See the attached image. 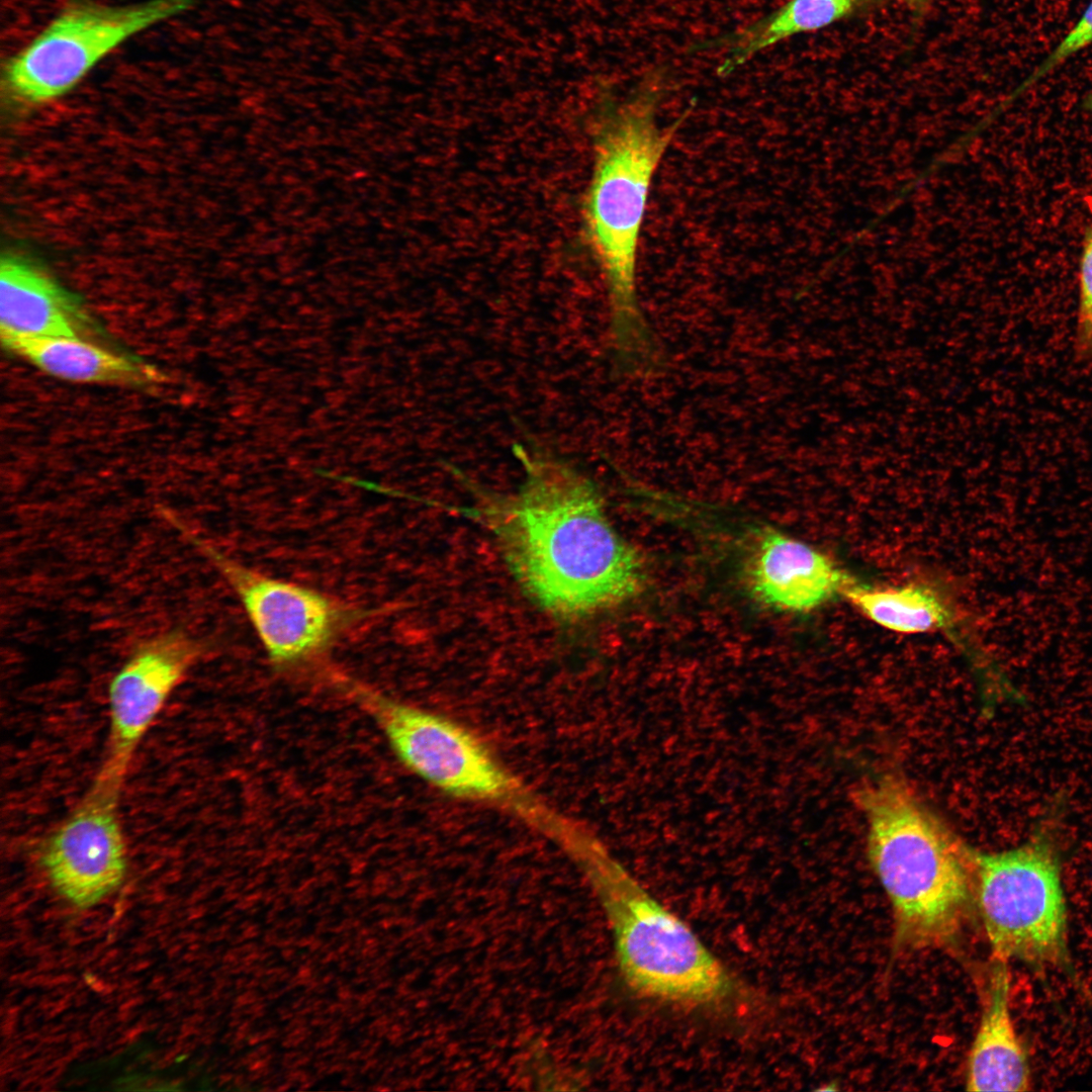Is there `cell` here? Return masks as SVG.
Wrapping results in <instances>:
<instances>
[{"instance_id":"cell-4","label":"cell","mask_w":1092,"mask_h":1092,"mask_svg":"<svg viewBox=\"0 0 1092 1092\" xmlns=\"http://www.w3.org/2000/svg\"><path fill=\"white\" fill-rule=\"evenodd\" d=\"M567 851L601 902L620 971L633 991L692 1007L718 1005L731 997L734 983L724 965L598 841L584 833Z\"/></svg>"},{"instance_id":"cell-10","label":"cell","mask_w":1092,"mask_h":1092,"mask_svg":"<svg viewBox=\"0 0 1092 1092\" xmlns=\"http://www.w3.org/2000/svg\"><path fill=\"white\" fill-rule=\"evenodd\" d=\"M207 645L180 628L140 643L108 686L109 735L98 772L123 781L142 739Z\"/></svg>"},{"instance_id":"cell-18","label":"cell","mask_w":1092,"mask_h":1092,"mask_svg":"<svg viewBox=\"0 0 1092 1092\" xmlns=\"http://www.w3.org/2000/svg\"><path fill=\"white\" fill-rule=\"evenodd\" d=\"M1092 43V1L1084 11L1081 18L1077 23L1069 30L1065 37L1059 42L1058 46L1046 56V58L1035 68L1030 74L1027 80L1024 82L1023 87H1028L1030 84L1036 82L1038 79L1044 77L1051 71L1062 65L1073 55L1087 48Z\"/></svg>"},{"instance_id":"cell-9","label":"cell","mask_w":1092,"mask_h":1092,"mask_svg":"<svg viewBox=\"0 0 1092 1092\" xmlns=\"http://www.w3.org/2000/svg\"><path fill=\"white\" fill-rule=\"evenodd\" d=\"M122 786L97 772L77 807L43 843L49 878L75 906L97 904L124 878L126 847L118 815Z\"/></svg>"},{"instance_id":"cell-16","label":"cell","mask_w":1092,"mask_h":1092,"mask_svg":"<svg viewBox=\"0 0 1092 1092\" xmlns=\"http://www.w3.org/2000/svg\"><path fill=\"white\" fill-rule=\"evenodd\" d=\"M843 598L871 621L899 633L936 631L951 622L945 601L922 584L871 586L852 581Z\"/></svg>"},{"instance_id":"cell-3","label":"cell","mask_w":1092,"mask_h":1092,"mask_svg":"<svg viewBox=\"0 0 1092 1092\" xmlns=\"http://www.w3.org/2000/svg\"><path fill=\"white\" fill-rule=\"evenodd\" d=\"M855 795L867 822L869 859L892 905L897 943H952L975 905V850L895 775L867 781Z\"/></svg>"},{"instance_id":"cell-5","label":"cell","mask_w":1092,"mask_h":1092,"mask_svg":"<svg viewBox=\"0 0 1092 1092\" xmlns=\"http://www.w3.org/2000/svg\"><path fill=\"white\" fill-rule=\"evenodd\" d=\"M1055 823L1042 820L1018 847L974 851V900L994 959L1067 963V911Z\"/></svg>"},{"instance_id":"cell-7","label":"cell","mask_w":1092,"mask_h":1092,"mask_svg":"<svg viewBox=\"0 0 1092 1092\" xmlns=\"http://www.w3.org/2000/svg\"><path fill=\"white\" fill-rule=\"evenodd\" d=\"M194 2L147 0L113 6L70 0L40 33L3 64L7 101L34 107L66 95L126 39L185 12Z\"/></svg>"},{"instance_id":"cell-12","label":"cell","mask_w":1092,"mask_h":1092,"mask_svg":"<svg viewBox=\"0 0 1092 1092\" xmlns=\"http://www.w3.org/2000/svg\"><path fill=\"white\" fill-rule=\"evenodd\" d=\"M81 301L31 261L7 254L0 263L1 340L98 336Z\"/></svg>"},{"instance_id":"cell-14","label":"cell","mask_w":1092,"mask_h":1092,"mask_svg":"<svg viewBox=\"0 0 1092 1092\" xmlns=\"http://www.w3.org/2000/svg\"><path fill=\"white\" fill-rule=\"evenodd\" d=\"M1 341L10 352L67 381L146 387L164 380L155 366L87 338L26 337Z\"/></svg>"},{"instance_id":"cell-13","label":"cell","mask_w":1092,"mask_h":1092,"mask_svg":"<svg viewBox=\"0 0 1092 1092\" xmlns=\"http://www.w3.org/2000/svg\"><path fill=\"white\" fill-rule=\"evenodd\" d=\"M966 1075L969 1091H1027L1031 1077L1010 1011L1007 962L994 959Z\"/></svg>"},{"instance_id":"cell-15","label":"cell","mask_w":1092,"mask_h":1092,"mask_svg":"<svg viewBox=\"0 0 1092 1092\" xmlns=\"http://www.w3.org/2000/svg\"><path fill=\"white\" fill-rule=\"evenodd\" d=\"M866 0H789L774 12L711 40L693 51L720 49V75H728L764 50L797 34L811 32L852 13Z\"/></svg>"},{"instance_id":"cell-8","label":"cell","mask_w":1092,"mask_h":1092,"mask_svg":"<svg viewBox=\"0 0 1092 1092\" xmlns=\"http://www.w3.org/2000/svg\"><path fill=\"white\" fill-rule=\"evenodd\" d=\"M225 579L241 602L270 663L278 670L313 667L369 612L323 592L264 574L167 517Z\"/></svg>"},{"instance_id":"cell-11","label":"cell","mask_w":1092,"mask_h":1092,"mask_svg":"<svg viewBox=\"0 0 1092 1092\" xmlns=\"http://www.w3.org/2000/svg\"><path fill=\"white\" fill-rule=\"evenodd\" d=\"M852 581L824 553L774 530L762 532L749 565L755 597L786 612H809L843 597Z\"/></svg>"},{"instance_id":"cell-6","label":"cell","mask_w":1092,"mask_h":1092,"mask_svg":"<svg viewBox=\"0 0 1092 1092\" xmlns=\"http://www.w3.org/2000/svg\"><path fill=\"white\" fill-rule=\"evenodd\" d=\"M329 678L371 715L403 765L451 796L511 807L530 820L541 804L471 730L387 697L347 674Z\"/></svg>"},{"instance_id":"cell-19","label":"cell","mask_w":1092,"mask_h":1092,"mask_svg":"<svg viewBox=\"0 0 1092 1092\" xmlns=\"http://www.w3.org/2000/svg\"><path fill=\"white\" fill-rule=\"evenodd\" d=\"M901 1H903L904 3H906V4H908V5L912 6V7H921L922 5L927 3L929 0H901Z\"/></svg>"},{"instance_id":"cell-20","label":"cell","mask_w":1092,"mask_h":1092,"mask_svg":"<svg viewBox=\"0 0 1092 1092\" xmlns=\"http://www.w3.org/2000/svg\"><path fill=\"white\" fill-rule=\"evenodd\" d=\"M1083 106L1086 110L1092 111V92L1084 99Z\"/></svg>"},{"instance_id":"cell-17","label":"cell","mask_w":1092,"mask_h":1092,"mask_svg":"<svg viewBox=\"0 0 1092 1092\" xmlns=\"http://www.w3.org/2000/svg\"><path fill=\"white\" fill-rule=\"evenodd\" d=\"M1073 349L1078 363L1092 364V224L1086 233L1079 264Z\"/></svg>"},{"instance_id":"cell-1","label":"cell","mask_w":1092,"mask_h":1092,"mask_svg":"<svg viewBox=\"0 0 1092 1092\" xmlns=\"http://www.w3.org/2000/svg\"><path fill=\"white\" fill-rule=\"evenodd\" d=\"M525 466L518 492L486 516L512 569L545 609L584 617L636 596L645 581L638 552L615 531L593 483L553 459L517 447Z\"/></svg>"},{"instance_id":"cell-2","label":"cell","mask_w":1092,"mask_h":1092,"mask_svg":"<svg viewBox=\"0 0 1092 1092\" xmlns=\"http://www.w3.org/2000/svg\"><path fill=\"white\" fill-rule=\"evenodd\" d=\"M666 72L653 68L631 94L607 107L596 129L594 168L583 202L587 242L605 277L612 334L623 356L645 355L650 338L636 295V259L647 197L659 162L689 110L660 127Z\"/></svg>"}]
</instances>
